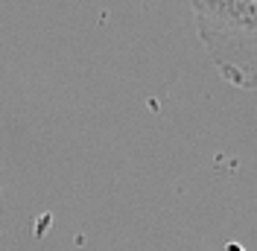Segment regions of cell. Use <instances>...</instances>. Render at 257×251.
I'll list each match as a JSON object with an SVG mask.
<instances>
[{
	"instance_id": "1",
	"label": "cell",
	"mask_w": 257,
	"mask_h": 251,
	"mask_svg": "<svg viewBox=\"0 0 257 251\" xmlns=\"http://www.w3.org/2000/svg\"><path fill=\"white\" fill-rule=\"evenodd\" d=\"M190 9L225 82L257 88V0H190Z\"/></svg>"
}]
</instances>
